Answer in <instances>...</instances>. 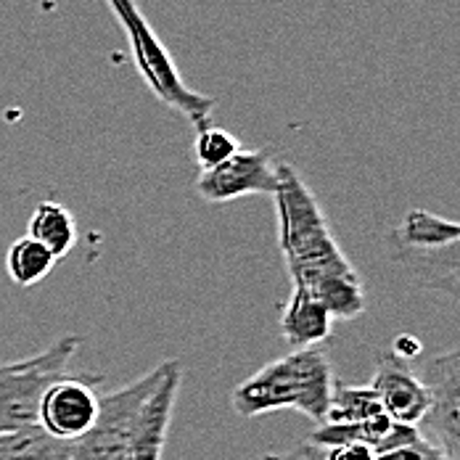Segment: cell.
Listing matches in <instances>:
<instances>
[{
	"instance_id": "6da1fadb",
	"label": "cell",
	"mask_w": 460,
	"mask_h": 460,
	"mask_svg": "<svg viewBox=\"0 0 460 460\" xmlns=\"http://www.w3.org/2000/svg\"><path fill=\"white\" fill-rule=\"evenodd\" d=\"M278 246L294 288L313 294L333 321H355L366 313L360 273L328 228L313 188L288 162H276Z\"/></svg>"
},
{
	"instance_id": "7a4b0ae2",
	"label": "cell",
	"mask_w": 460,
	"mask_h": 460,
	"mask_svg": "<svg viewBox=\"0 0 460 460\" xmlns=\"http://www.w3.org/2000/svg\"><path fill=\"white\" fill-rule=\"evenodd\" d=\"M333 384V366L323 347L291 349L288 355L265 363L257 373L243 378L233 389L230 405L241 418L294 411L313 423H323Z\"/></svg>"
},
{
	"instance_id": "3957f363",
	"label": "cell",
	"mask_w": 460,
	"mask_h": 460,
	"mask_svg": "<svg viewBox=\"0 0 460 460\" xmlns=\"http://www.w3.org/2000/svg\"><path fill=\"white\" fill-rule=\"evenodd\" d=\"M394 262L418 286L458 299L460 288V228L429 209H411L389 233Z\"/></svg>"
},
{
	"instance_id": "277c9868",
	"label": "cell",
	"mask_w": 460,
	"mask_h": 460,
	"mask_svg": "<svg viewBox=\"0 0 460 460\" xmlns=\"http://www.w3.org/2000/svg\"><path fill=\"white\" fill-rule=\"evenodd\" d=\"M106 3L128 35L133 61L148 91L156 95V101H162L164 106H170L172 111L185 117L196 130L207 128L215 111V98L190 91L185 85L178 64L172 61L164 43L156 38V32L151 30L138 3L136 0H106Z\"/></svg>"
},
{
	"instance_id": "5b68a950",
	"label": "cell",
	"mask_w": 460,
	"mask_h": 460,
	"mask_svg": "<svg viewBox=\"0 0 460 460\" xmlns=\"http://www.w3.org/2000/svg\"><path fill=\"white\" fill-rule=\"evenodd\" d=\"M83 339L77 333L56 339L43 352L0 366V431L38 423V405L48 386L66 376Z\"/></svg>"
},
{
	"instance_id": "8992f818",
	"label": "cell",
	"mask_w": 460,
	"mask_h": 460,
	"mask_svg": "<svg viewBox=\"0 0 460 460\" xmlns=\"http://www.w3.org/2000/svg\"><path fill=\"white\" fill-rule=\"evenodd\" d=\"M164 368L167 363H159L136 381L109 394H98V413L91 429L69 445V460H125L140 405L159 384Z\"/></svg>"
},
{
	"instance_id": "52a82bcc",
	"label": "cell",
	"mask_w": 460,
	"mask_h": 460,
	"mask_svg": "<svg viewBox=\"0 0 460 460\" xmlns=\"http://www.w3.org/2000/svg\"><path fill=\"white\" fill-rule=\"evenodd\" d=\"M426 415L418 423L423 439L437 445L447 460H460V349H447L426 363Z\"/></svg>"
},
{
	"instance_id": "ba28073f",
	"label": "cell",
	"mask_w": 460,
	"mask_h": 460,
	"mask_svg": "<svg viewBox=\"0 0 460 460\" xmlns=\"http://www.w3.org/2000/svg\"><path fill=\"white\" fill-rule=\"evenodd\" d=\"M103 376H61L40 397L38 426L53 439L72 445L91 429L98 413V384Z\"/></svg>"
},
{
	"instance_id": "9c48e42d",
	"label": "cell",
	"mask_w": 460,
	"mask_h": 460,
	"mask_svg": "<svg viewBox=\"0 0 460 460\" xmlns=\"http://www.w3.org/2000/svg\"><path fill=\"white\" fill-rule=\"evenodd\" d=\"M276 185V162L268 148H238L228 162L204 170L196 190L209 204H228L243 196H273Z\"/></svg>"
},
{
	"instance_id": "30bf717a",
	"label": "cell",
	"mask_w": 460,
	"mask_h": 460,
	"mask_svg": "<svg viewBox=\"0 0 460 460\" xmlns=\"http://www.w3.org/2000/svg\"><path fill=\"white\" fill-rule=\"evenodd\" d=\"M181 384H183L181 363L167 360V368L162 373L159 384L151 389V394L140 405L125 460H162Z\"/></svg>"
},
{
	"instance_id": "8fae6325",
	"label": "cell",
	"mask_w": 460,
	"mask_h": 460,
	"mask_svg": "<svg viewBox=\"0 0 460 460\" xmlns=\"http://www.w3.org/2000/svg\"><path fill=\"white\" fill-rule=\"evenodd\" d=\"M368 386L373 389L384 415H389L394 423L418 426L426 415L429 397L423 381L405 368L402 360H397L392 352L378 355V366Z\"/></svg>"
},
{
	"instance_id": "7c38bea8",
	"label": "cell",
	"mask_w": 460,
	"mask_h": 460,
	"mask_svg": "<svg viewBox=\"0 0 460 460\" xmlns=\"http://www.w3.org/2000/svg\"><path fill=\"white\" fill-rule=\"evenodd\" d=\"M278 325H280V336L291 349H310L331 336L333 318L313 294L294 288L280 310Z\"/></svg>"
},
{
	"instance_id": "4fadbf2b",
	"label": "cell",
	"mask_w": 460,
	"mask_h": 460,
	"mask_svg": "<svg viewBox=\"0 0 460 460\" xmlns=\"http://www.w3.org/2000/svg\"><path fill=\"white\" fill-rule=\"evenodd\" d=\"M27 235L35 238L40 246H46L56 260H64L75 249V243H77L75 215L64 204H58L53 199H46V201H40L32 209Z\"/></svg>"
},
{
	"instance_id": "5bb4252c",
	"label": "cell",
	"mask_w": 460,
	"mask_h": 460,
	"mask_svg": "<svg viewBox=\"0 0 460 460\" xmlns=\"http://www.w3.org/2000/svg\"><path fill=\"white\" fill-rule=\"evenodd\" d=\"M394 420L389 415H376L368 420H355V423H318V429L310 434L307 445L328 450L336 445H368L373 450H378L389 431H392Z\"/></svg>"
},
{
	"instance_id": "9a60e30c",
	"label": "cell",
	"mask_w": 460,
	"mask_h": 460,
	"mask_svg": "<svg viewBox=\"0 0 460 460\" xmlns=\"http://www.w3.org/2000/svg\"><path fill=\"white\" fill-rule=\"evenodd\" d=\"M0 460H69V445L53 439L38 423L0 431Z\"/></svg>"
},
{
	"instance_id": "2e32d148",
	"label": "cell",
	"mask_w": 460,
	"mask_h": 460,
	"mask_svg": "<svg viewBox=\"0 0 460 460\" xmlns=\"http://www.w3.org/2000/svg\"><path fill=\"white\" fill-rule=\"evenodd\" d=\"M56 257L48 252L46 246H40L35 238L30 235H22L16 238L11 246H8V254H5V270L8 278L22 286V288H30V286H38L48 273L56 268Z\"/></svg>"
},
{
	"instance_id": "e0dca14e",
	"label": "cell",
	"mask_w": 460,
	"mask_h": 460,
	"mask_svg": "<svg viewBox=\"0 0 460 460\" xmlns=\"http://www.w3.org/2000/svg\"><path fill=\"white\" fill-rule=\"evenodd\" d=\"M381 405L373 394L368 384L358 386V384H344L336 381L333 392H331V405L328 415L323 423H355V420H368L381 415Z\"/></svg>"
},
{
	"instance_id": "ac0fdd59",
	"label": "cell",
	"mask_w": 460,
	"mask_h": 460,
	"mask_svg": "<svg viewBox=\"0 0 460 460\" xmlns=\"http://www.w3.org/2000/svg\"><path fill=\"white\" fill-rule=\"evenodd\" d=\"M238 140L233 133H228L226 128H217V125H207L201 130H196V143H193V151H196V162L204 170H212L223 162H228L230 156L238 151Z\"/></svg>"
},
{
	"instance_id": "d6986e66",
	"label": "cell",
	"mask_w": 460,
	"mask_h": 460,
	"mask_svg": "<svg viewBox=\"0 0 460 460\" xmlns=\"http://www.w3.org/2000/svg\"><path fill=\"white\" fill-rule=\"evenodd\" d=\"M376 460H447L445 458V453L437 447V445H431L429 439H415L411 445H402V447H392V450H386V453H378Z\"/></svg>"
},
{
	"instance_id": "ffe728a7",
	"label": "cell",
	"mask_w": 460,
	"mask_h": 460,
	"mask_svg": "<svg viewBox=\"0 0 460 460\" xmlns=\"http://www.w3.org/2000/svg\"><path fill=\"white\" fill-rule=\"evenodd\" d=\"M321 460H376V450L368 445H336L321 450Z\"/></svg>"
},
{
	"instance_id": "44dd1931",
	"label": "cell",
	"mask_w": 460,
	"mask_h": 460,
	"mask_svg": "<svg viewBox=\"0 0 460 460\" xmlns=\"http://www.w3.org/2000/svg\"><path fill=\"white\" fill-rule=\"evenodd\" d=\"M420 349H423V344H420V339H415L411 333H402V336H397L394 339V358L397 360H415L418 355H420Z\"/></svg>"
},
{
	"instance_id": "7402d4cb",
	"label": "cell",
	"mask_w": 460,
	"mask_h": 460,
	"mask_svg": "<svg viewBox=\"0 0 460 460\" xmlns=\"http://www.w3.org/2000/svg\"><path fill=\"white\" fill-rule=\"evenodd\" d=\"M260 460H321V450L313 447V445H302L291 453H270V456H262Z\"/></svg>"
}]
</instances>
